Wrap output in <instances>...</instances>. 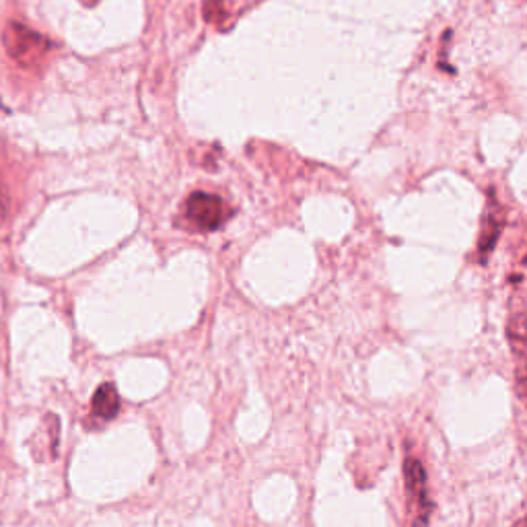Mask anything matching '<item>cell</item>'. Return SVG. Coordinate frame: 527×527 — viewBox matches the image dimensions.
<instances>
[{"mask_svg":"<svg viewBox=\"0 0 527 527\" xmlns=\"http://www.w3.org/2000/svg\"><path fill=\"white\" fill-rule=\"evenodd\" d=\"M3 46L21 68H38L52 52V42L46 35L29 29L23 23L11 21L3 31Z\"/></svg>","mask_w":527,"mask_h":527,"instance_id":"1","label":"cell"},{"mask_svg":"<svg viewBox=\"0 0 527 527\" xmlns=\"http://www.w3.org/2000/svg\"><path fill=\"white\" fill-rule=\"evenodd\" d=\"M184 215L198 231H215L231 217V210L215 194L194 192L184 204Z\"/></svg>","mask_w":527,"mask_h":527,"instance_id":"2","label":"cell"},{"mask_svg":"<svg viewBox=\"0 0 527 527\" xmlns=\"http://www.w3.org/2000/svg\"><path fill=\"white\" fill-rule=\"evenodd\" d=\"M404 478L408 484V499L418 509L416 519L412 527H427L429 517L433 513V503L429 499V488H427V474L423 464L414 458H408L404 464Z\"/></svg>","mask_w":527,"mask_h":527,"instance_id":"3","label":"cell"},{"mask_svg":"<svg viewBox=\"0 0 527 527\" xmlns=\"http://www.w3.org/2000/svg\"><path fill=\"white\" fill-rule=\"evenodd\" d=\"M120 410V396L112 383H105L93 396V416L99 420H112Z\"/></svg>","mask_w":527,"mask_h":527,"instance_id":"4","label":"cell"},{"mask_svg":"<svg viewBox=\"0 0 527 527\" xmlns=\"http://www.w3.org/2000/svg\"><path fill=\"white\" fill-rule=\"evenodd\" d=\"M501 229H503V217H501V213L493 204V206L488 208V213H486L484 231H482V237H480V254L482 256H488L490 250L495 248Z\"/></svg>","mask_w":527,"mask_h":527,"instance_id":"5","label":"cell"},{"mask_svg":"<svg viewBox=\"0 0 527 527\" xmlns=\"http://www.w3.org/2000/svg\"><path fill=\"white\" fill-rule=\"evenodd\" d=\"M227 17V0H204V19L208 23L223 27Z\"/></svg>","mask_w":527,"mask_h":527,"instance_id":"6","label":"cell"},{"mask_svg":"<svg viewBox=\"0 0 527 527\" xmlns=\"http://www.w3.org/2000/svg\"><path fill=\"white\" fill-rule=\"evenodd\" d=\"M7 213H9V202H7V196L0 192V223H5Z\"/></svg>","mask_w":527,"mask_h":527,"instance_id":"7","label":"cell"}]
</instances>
